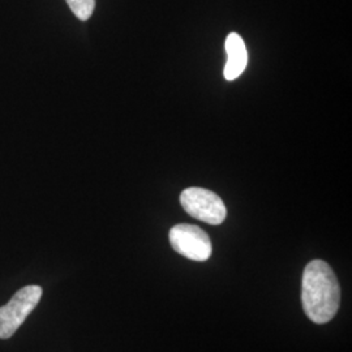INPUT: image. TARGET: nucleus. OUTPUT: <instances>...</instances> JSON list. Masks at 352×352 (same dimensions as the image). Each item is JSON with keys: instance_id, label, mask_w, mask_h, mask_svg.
<instances>
[{"instance_id": "obj_1", "label": "nucleus", "mask_w": 352, "mask_h": 352, "mask_svg": "<svg viewBox=\"0 0 352 352\" xmlns=\"http://www.w3.org/2000/svg\"><path fill=\"white\" fill-rule=\"evenodd\" d=\"M302 309L308 318L318 324H327L340 309V287L330 265L314 260L305 266L302 279Z\"/></svg>"}, {"instance_id": "obj_6", "label": "nucleus", "mask_w": 352, "mask_h": 352, "mask_svg": "<svg viewBox=\"0 0 352 352\" xmlns=\"http://www.w3.org/2000/svg\"><path fill=\"white\" fill-rule=\"evenodd\" d=\"M71 11L81 21H87L94 12L96 0H67Z\"/></svg>"}, {"instance_id": "obj_3", "label": "nucleus", "mask_w": 352, "mask_h": 352, "mask_svg": "<svg viewBox=\"0 0 352 352\" xmlns=\"http://www.w3.org/2000/svg\"><path fill=\"white\" fill-rule=\"evenodd\" d=\"M180 204L187 213L205 223L218 226L226 219L227 210L222 199L212 190L199 187L184 189Z\"/></svg>"}, {"instance_id": "obj_4", "label": "nucleus", "mask_w": 352, "mask_h": 352, "mask_svg": "<svg viewBox=\"0 0 352 352\" xmlns=\"http://www.w3.org/2000/svg\"><path fill=\"white\" fill-rule=\"evenodd\" d=\"M168 239L179 254L192 261H206L213 253L212 240L201 227L180 223L170 230Z\"/></svg>"}, {"instance_id": "obj_5", "label": "nucleus", "mask_w": 352, "mask_h": 352, "mask_svg": "<svg viewBox=\"0 0 352 352\" xmlns=\"http://www.w3.org/2000/svg\"><path fill=\"white\" fill-rule=\"evenodd\" d=\"M227 62L225 65V78L234 81L247 68L248 52L243 38L238 33H230L226 38Z\"/></svg>"}, {"instance_id": "obj_2", "label": "nucleus", "mask_w": 352, "mask_h": 352, "mask_svg": "<svg viewBox=\"0 0 352 352\" xmlns=\"http://www.w3.org/2000/svg\"><path fill=\"white\" fill-rule=\"evenodd\" d=\"M42 294L41 286L30 285L19 289L10 302L0 307V340L12 337L37 307Z\"/></svg>"}]
</instances>
